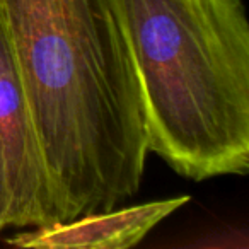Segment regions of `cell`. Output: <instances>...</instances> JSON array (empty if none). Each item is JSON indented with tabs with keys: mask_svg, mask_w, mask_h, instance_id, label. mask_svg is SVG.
I'll use <instances>...</instances> for the list:
<instances>
[{
	"mask_svg": "<svg viewBox=\"0 0 249 249\" xmlns=\"http://www.w3.org/2000/svg\"><path fill=\"white\" fill-rule=\"evenodd\" d=\"M0 137L11 186L9 227L55 224V212L26 94L0 19Z\"/></svg>",
	"mask_w": 249,
	"mask_h": 249,
	"instance_id": "3",
	"label": "cell"
},
{
	"mask_svg": "<svg viewBox=\"0 0 249 249\" xmlns=\"http://www.w3.org/2000/svg\"><path fill=\"white\" fill-rule=\"evenodd\" d=\"M190 201L188 195L126 208L92 212L67 222L35 227L7 239L26 249H126L137 246L159 222Z\"/></svg>",
	"mask_w": 249,
	"mask_h": 249,
	"instance_id": "4",
	"label": "cell"
},
{
	"mask_svg": "<svg viewBox=\"0 0 249 249\" xmlns=\"http://www.w3.org/2000/svg\"><path fill=\"white\" fill-rule=\"evenodd\" d=\"M9 212H11V186H9V169L5 147L0 137V231L9 227Z\"/></svg>",
	"mask_w": 249,
	"mask_h": 249,
	"instance_id": "5",
	"label": "cell"
},
{
	"mask_svg": "<svg viewBox=\"0 0 249 249\" xmlns=\"http://www.w3.org/2000/svg\"><path fill=\"white\" fill-rule=\"evenodd\" d=\"M55 222L116 208L147 160L142 96L118 0H0Z\"/></svg>",
	"mask_w": 249,
	"mask_h": 249,
	"instance_id": "1",
	"label": "cell"
},
{
	"mask_svg": "<svg viewBox=\"0 0 249 249\" xmlns=\"http://www.w3.org/2000/svg\"><path fill=\"white\" fill-rule=\"evenodd\" d=\"M147 149L179 176L249 171V26L241 0H118Z\"/></svg>",
	"mask_w": 249,
	"mask_h": 249,
	"instance_id": "2",
	"label": "cell"
}]
</instances>
